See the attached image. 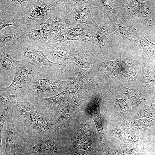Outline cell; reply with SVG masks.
I'll use <instances>...</instances> for the list:
<instances>
[{"label":"cell","instance_id":"obj_1","mask_svg":"<svg viewBox=\"0 0 155 155\" xmlns=\"http://www.w3.org/2000/svg\"><path fill=\"white\" fill-rule=\"evenodd\" d=\"M7 104L15 127L26 142L59 134L40 97L27 92L14 94Z\"/></svg>","mask_w":155,"mask_h":155},{"label":"cell","instance_id":"obj_2","mask_svg":"<svg viewBox=\"0 0 155 155\" xmlns=\"http://www.w3.org/2000/svg\"><path fill=\"white\" fill-rule=\"evenodd\" d=\"M68 152L97 153L103 150L94 123L90 115L78 108L60 133Z\"/></svg>","mask_w":155,"mask_h":155},{"label":"cell","instance_id":"obj_3","mask_svg":"<svg viewBox=\"0 0 155 155\" xmlns=\"http://www.w3.org/2000/svg\"><path fill=\"white\" fill-rule=\"evenodd\" d=\"M131 108L127 98L114 89L108 92L102 101V117L113 121H128L132 114Z\"/></svg>","mask_w":155,"mask_h":155},{"label":"cell","instance_id":"obj_4","mask_svg":"<svg viewBox=\"0 0 155 155\" xmlns=\"http://www.w3.org/2000/svg\"><path fill=\"white\" fill-rule=\"evenodd\" d=\"M109 91L106 88L100 89L97 87H94L90 97L78 107L89 115L92 119L99 135L102 148L106 152L109 148L103 129L101 104L104 96Z\"/></svg>","mask_w":155,"mask_h":155},{"label":"cell","instance_id":"obj_5","mask_svg":"<svg viewBox=\"0 0 155 155\" xmlns=\"http://www.w3.org/2000/svg\"><path fill=\"white\" fill-rule=\"evenodd\" d=\"M104 119V130L106 137H115L121 143H130L146 148L150 140L148 138L130 129L124 121H115Z\"/></svg>","mask_w":155,"mask_h":155},{"label":"cell","instance_id":"obj_6","mask_svg":"<svg viewBox=\"0 0 155 155\" xmlns=\"http://www.w3.org/2000/svg\"><path fill=\"white\" fill-rule=\"evenodd\" d=\"M121 74L119 56L111 60L100 58L94 73L95 84L100 89L114 88L120 84Z\"/></svg>","mask_w":155,"mask_h":155},{"label":"cell","instance_id":"obj_7","mask_svg":"<svg viewBox=\"0 0 155 155\" xmlns=\"http://www.w3.org/2000/svg\"><path fill=\"white\" fill-rule=\"evenodd\" d=\"M60 133L35 141L27 142L19 151L31 155H64L67 148Z\"/></svg>","mask_w":155,"mask_h":155},{"label":"cell","instance_id":"obj_8","mask_svg":"<svg viewBox=\"0 0 155 155\" xmlns=\"http://www.w3.org/2000/svg\"><path fill=\"white\" fill-rule=\"evenodd\" d=\"M81 41L71 40L63 42L49 41L44 52L48 59L60 64H73L82 44Z\"/></svg>","mask_w":155,"mask_h":155},{"label":"cell","instance_id":"obj_9","mask_svg":"<svg viewBox=\"0 0 155 155\" xmlns=\"http://www.w3.org/2000/svg\"><path fill=\"white\" fill-rule=\"evenodd\" d=\"M121 74L119 85H125L136 82L143 63L142 58L136 52L121 46L119 48Z\"/></svg>","mask_w":155,"mask_h":155},{"label":"cell","instance_id":"obj_10","mask_svg":"<svg viewBox=\"0 0 155 155\" xmlns=\"http://www.w3.org/2000/svg\"><path fill=\"white\" fill-rule=\"evenodd\" d=\"M42 68L33 65L24 59L19 61L12 83L1 89L0 92L9 91L13 94L26 92L32 79L38 75Z\"/></svg>","mask_w":155,"mask_h":155},{"label":"cell","instance_id":"obj_11","mask_svg":"<svg viewBox=\"0 0 155 155\" xmlns=\"http://www.w3.org/2000/svg\"><path fill=\"white\" fill-rule=\"evenodd\" d=\"M71 82L69 80L43 78L37 75L32 79L27 92L38 97H51L62 92L69 86Z\"/></svg>","mask_w":155,"mask_h":155},{"label":"cell","instance_id":"obj_12","mask_svg":"<svg viewBox=\"0 0 155 155\" xmlns=\"http://www.w3.org/2000/svg\"><path fill=\"white\" fill-rule=\"evenodd\" d=\"M64 7V0H34L29 11L25 16L20 18L22 25L24 26L32 22L44 23L56 12L59 5Z\"/></svg>","mask_w":155,"mask_h":155},{"label":"cell","instance_id":"obj_13","mask_svg":"<svg viewBox=\"0 0 155 155\" xmlns=\"http://www.w3.org/2000/svg\"><path fill=\"white\" fill-rule=\"evenodd\" d=\"M113 89L122 93L127 98L131 105L132 113L150 103L154 99L145 86L140 82L126 86L118 85Z\"/></svg>","mask_w":155,"mask_h":155},{"label":"cell","instance_id":"obj_14","mask_svg":"<svg viewBox=\"0 0 155 155\" xmlns=\"http://www.w3.org/2000/svg\"><path fill=\"white\" fill-rule=\"evenodd\" d=\"M71 12L65 14L67 24H82L98 28V25L94 18L91 0H78L72 4Z\"/></svg>","mask_w":155,"mask_h":155},{"label":"cell","instance_id":"obj_15","mask_svg":"<svg viewBox=\"0 0 155 155\" xmlns=\"http://www.w3.org/2000/svg\"><path fill=\"white\" fill-rule=\"evenodd\" d=\"M23 53L24 59L35 66L43 68L44 65L50 66L56 70L63 69L65 64L55 63L50 61L44 52L38 48L17 42L15 44Z\"/></svg>","mask_w":155,"mask_h":155},{"label":"cell","instance_id":"obj_16","mask_svg":"<svg viewBox=\"0 0 155 155\" xmlns=\"http://www.w3.org/2000/svg\"><path fill=\"white\" fill-rule=\"evenodd\" d=\"M93 89V88H92L82 93L63 108L53 115H49L52 124L57 131H61L67 121L78 107L90 97Z\"/></svg>","mask_w":155,"mask_h":155},{"label":"cell","instance_id":"obj_17","mask_svg":"<svg viewBox=\"0 0 155 155\" xmlns=\"http://www.w3.org/2000/svg\"><path fill=\"white\" fill-rule=\"evenodd\" d=\"M81 93L68 87L55 96L40 99L46 113L51 115L63 108Z\"/></svg>","mask_w":155,"mask_h":155},{"label":"cell","instance_id":"obj_18","mask_svg":"<svg viewBox=\"0 0 155 155\" xmlns=\"http://www.w3.org/2000/svg\"><path fill=\"white\" fill-rule=\"evenodd\" d=\"M101 51L86 47L82 43L73 64L80 70L94 73L100 61Z\"/></svg>","mask_w":155,"mask_h":155},{"label":"cell","instance_id":"obj_19","mask_svg":"<svg viewBox=\"0 0 155 155\" xmlns=\"http://www.w3.org/2000/svg\"><path fill=\"white\" fill-rule=\"evenodd\" d=\"M34 0L0 1V18L18 19L26 14Z\"/></svg>","mask_w":155,"mask_h":155},{"label":"cell","instance_id":"obj_20","mask_svg":"<svg viewBox=\"0 0 155 155\" xmlns=\"http://www.w3.org/2000/svg\"><path fill=\"white\" fill-rule=\"evenodd\" d=\"M6 122V130L3 134L5 139V149L1 155H11L23 146L25 141L16 130L9 112Z\"/></svg>","mask_w":155,"mask_h":155},{"label":"cell","instance_id":"obj_21","mask_svg":"<svg viewBox=\"0 0 155 155\" xmlns=\"http://www.w3.org/2000/svg\"><path fill=\"white\" fill-rule=\"evenodd\" d=\"M122 18L132 27L142 24L141 0H117Z\"/></svg>","mask_w":155,"mask_h":155},{"label":"cell","instance_id":"obj_22","mask_svg":"<svg viewBox=\"0 0 155 155\" xmlns=\"http://www.w3.org/2000/svg\"><path fill=\"white\" fill-rule=\"evenodd\" d=\"M18 42L44 50L48 42H44L43 39L40 24L32 22L26 26Z\"/></svg>","mask_w":155,"mask_h":155},{"label":"cell","instance_id":"obj_23","mask_svg":"<svg viewBox=\"0 0 155 155\" xmlns=\"http://www.w3.org/2000/svg\"><path fill=\"white\" fill-rule=\"evenodd\" d=\"M108 34H112L121 37L124 40L133 41L136 33L131 26L122 17L115 16L109 20L107 23Z\"/></svg>","mask_w":155,"mask_h":155},{"label":"cell","instance_id":"obj_24","mask_svg":"<svg viewBox=\"0 0 155 155\" xmlns=\"http://www.w3.org/2000/svg\"><path fill=\"white\" fill-rule=\"evenodd\" d=\"M138 80L145 86L153 98H155V61H148L143 63Z\"/></svg>","mask_w":155,"mask_h":155},{"label":"cell","instance_id":"obj_25","mask_svg":"<svg viewBox=\"0 0 155 155\" xmlns=\"http://www.w3.org/2000/svg\"><path fill=\"white\" fill-rule=\"evenodd\" d=\"M98 28L82 24L70 23L67 24L64 29L61 31L70 38L84 42V38L88 34L96 32Z\"/></svg>","mask_w":155,"mask_h":155},{"label":"cell","instance_id":"obj_26","mask_svg":"<svg viewBox=\"0 0 155 155\" xmlns=\"http://www.w3.org/2000/svg\"><path fill=\"white\" fill-rule=\"evenodd\" d=\"M124 122L130 129L150 140L152 134L155 131V122L149 119L141 118L130 122L126 121Z\"/></svg>","mask_w":155,"mask_h":155},{"label":"cell","instance_id":"obj_27","mask_svg":"<svg viewBox=\"0 0 155 155\" xmlns=\"http://www.w3.org/2000/svg\"><path fill=\"white\" fill-rule=\"evenodd\" d=\"M91 2L93 9L100 11L106 18L110 20L115 16L122 17L117 0H91Z\"/></svg>","mask_w":155,"mask_h":155},{"label":"cell","instance_id":"obj_28","mask_svg":"<svg viewBox=\"0 0 155 155\" xmlns=\"http://www.w3.org/2000/svg\"><path fill=\"white\" fill-rule=\"evenodd\" d=\"M145 148L130 143H121L112 148H109L108 155H140Z\"/></svg>","mask_w":155,"mask_h":155},{"label":"cell","instance_id":"obj_29","mask_svg":"<svg viewBox=\"0 0 155 155\" xmlns=\"http://www.w3.org/2000/svg\"><path fill=\"white\" fill-rule=\"evenodd\" d=\"M142 25L150 26L155 20V0H141Z\"/></svg>","mask_w":155,"mask_h":155},{"label":"cell","instance_id":"obj_30","mask_svg":"<svg viewBox=\"0 0 155 155\" xmlns=\"http://www.w3.org/2000/svg\"><path fill=\"white\" fill-rule=\"evenodd\" d=\"M24 28L15 27L6 30H1L0 35V47L11 45H14L19 42V38L24 32Z\"/></svg>","mask_w":155,"mask_h":155},{"label":"cell","instance_id":"obj_31","mask_svg":"<svg viewBox=\"0 0 155 155\" xmlns=\"http://www.w3.org/2000/svg\"><path fill=\"white\" fill-rule=\"evenodd\" d=\"M144 118L149 119L155 122V98L150 103L142 106L135 111L132 113L127 122Z\"/></svg>","mask_w":155,"mask_h":155},{"label":"cell","instance_id":"obj_32","mask_svg":"<svg viewBox=\"0 0 155 155\" xmlns=\"http://www.w3.org/2000/svg\"><path fill=\"white\" fill-rule=\"evenodd\" d=\"M51 17V33L48 38V41L51 40L55 34L64 29L67 24L65 14L56 12Z\"/></svg>","mask_w":155,"mask_h":155},{"label":"cell","instance_id":"obj_33","mask_svg":"<svg viewBox=\"0 0 155 155\" xmlns=\"http://www.w3.org/2000/svg\"><path fill=\"white\" fill-rule=\"evenodd\" d=\"M133 42L138 44L147 55L149 61H155V51L151 43L139 32L136 33Z\"/></svg>","mask_w":155,"mask_h":155},{"label":"cell","instance_id":"obj_34","mask_svg":"<svg viewBox=\"0 0 155 155\" xmlns=\"http://www.w3.org/2000/svg\"><path fill=\"white\" fill-rule=\"evenodd\" d=\"M19 62L18 61L13 59L8 52L1 53V70L8 72L15 71Z\"/></svg>","mask_w":155,"mask_h":155},{"label":"cell","instance_id":"obj_35","mask_svg":"<svg viewBox=\"0 0 155 155\" xmlns=\"http://www.w3.org/2000/svg\"><path fill=\"white\" fill-rule=\"evenodd\" d=\"M108 34L107 23L98 25L94 37V43L96 45L100 48L105 45L108 40L107 36Z\"/></svg>","mask_w":155,"mask_h":155},{"label":"cell","instance_id":"obj_36","mask_svg":"<svg viewBox=\"0 0 155 155\" xmlns=\"http://www.w3.org/2000/svg\"><path fill=\"white\" fill-rule=\"evenodd\" d=\"M4 104L3 110L0 118V143L1 150L2 151V139L4 132L3 127L4 123L6 121L7 116L9 112V108L8 107L7 102H3Z\"/></svg>","mask_w":155,"mask_h":155},{"label":"cell","instance_id":"obj_37","mask_svg":"<svg viewBox=\"0 0 155 155\" xmlns=\"http://www.w3.org/2000/svg\"><path fill=\"white\" fill-rule=\"evenodd\" d=\"M51 17L44 23H40V29L42 32L43 39L45 42L48 41V38L51 33Z\"/></svg>","mask_w":155,"mask_h":155},{"label":"cell","instance_id":"obj_38","mask_svg":"<svg viewBox=\"0 0 155 155\" xmlns=\"http://www.w3.org/2000/svg\"><path fill=\"white\" fill-rule=\"evenodd\" d=\"M51 40L60 42H63L68 41H76L75 39L69 38L61 31L55 34Z\"/></svg>","mask_w":155,"mask_h":155},{"label":"cell","instance_id":"obj_39","mask_svg":"<svg viewBox=\"0 0 155 155\" xmlns=\"http://www.w3.org/2000/svg\"><path fill=\"white\" fill-rule=\"evenodd\" d=\"M65 154L68 155H96L97 153L83 152H68Z\"/></svg>","mask_w":155,"mask_h":155},{"label":"cell","instance_id":"obj_40","mask_svg":"<svg viewBox=\"0 0 155 155\" xmlns=\"http://www.w3.org/2000/svg\"><path fill=\"white\" fill-rule=\"evenodd\" d=\"M96 155H108V153L104 152L103 150H101Z\"/></svg>","mask_w":155,"mask_h":155},{"label":"cell","instance_id":"obj_41","mask_svg":"<svg viewBox=\"0 0 155 155\" xmlns=\"http://www.w3.org/2000/svg\"><path fill=\"white\" fill-rule=\"evenodd\" d=\"M150 27H152L153 30L155 31V20L153 22V23L150 26Z\"/></svg>","mask_w":155,"mask_h":155},{"label":"cell","instance_id":"obj_42","mask_svg":"<svg viewBox=\"0 0 155 155\" xmlns=\"http://www.w3.org/2000/svg\"><path fill=\"white\" fill-rule=\"evenodd\" d=\"M64 155H68L67 154H65Z\"/></svg>","mask_w":155,"mask_h":155}]
</instances>
